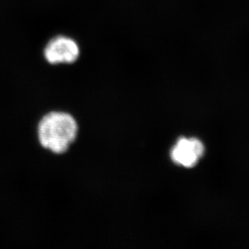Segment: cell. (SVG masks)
Wrapping results in <instances>:
<instances>
[{
  "label": "cell",
  "mask_w": 249,
  "mask_h": 249,
  "mask_svg": "<svg viewBox=\"0 0 249 249\" xmlns=\"http://www.w3.org/2000/svg\"><path fill=\"white\" fill-rule=\"evenodd\" d=\"M44 55L51 64H71L79 58V46L74 40L67 36H57L47 44Z\"/></svg>",
  "instance_id": "3"
},
{
  "label": "cell",
  "mask_w": 249,
  "mask_h": 249,
  "mask_svg": "<svg viewBox=\"0 0 249 249\" xmlns=\"http://www.w3.org/2000/svg\"><path fill=\"white\" fill-rule=\"evenodd\" d=\"M37 133L44 148L53 153L62 154L76 139L78 124L69 113L51 112L41 119Z\"/></svg>",
  "instance_id": "1"
},
{
  "label": "cell",
  "mask_w": 249,
  "mask_h": 249,
  "mask_svg": "<svg viewBox=\"0 0 249 249\" xmlns=\"http://www.w3.org/2000/svg\"><path fill=\"white\" fill-rule=\"evenodd\" d=\"M205 153V146L200 139L182 137L178 139L170 151L171 160L177 165L191 168L196 165Z\"/></svg>",
  "instance_id": "2"
}]
</instances>
